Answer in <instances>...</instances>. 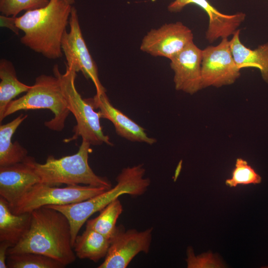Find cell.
Returning a JSON list of instances; mask_svg holds the SVG:
<instances>
[{"label": "cell", "instance_id": "7", "mask_svg": "<svg viewBox=\"0 0 268 268\" xmlns=\"http://www.w3.org/2000/svg\"><path fill=\"white\" fill-rule=\"evenodd\" d=\"M89 185H67L62 188L39 183L33 186L11 209L15 214L31 212L49 205H66L89 199L107 190ZM109 190V189H108Z\"/></svg>", "mask_w": 268, "mask_h": 268}, {"label": "cell", "instance_id": "27", "mask_svg": "<svg viewBox=\"0 0 268 268\" xmlns=\"http://www.w3.org/2000/svg\"><path fill=\"white\" fill-rule=\"evenodd\" d=\"M0 26L6 27L12 31L16 34H18L19 29L15 26L14 23V17L6 16L0 15Z\"/></svg>", "mask_w": 268, "mask_h": 268}, {"label": "cell", "instance_id": "21", "mask_svg": "<svg viewBox=\"0 0 268 268\" xmlns=\"http://www.w3.org/2000/svg\"><path fill=\"white\" fill-rule=\"evenodd\" d=\"M123 211L120 201L117 199L100 211V214L86 221V228L93 230L111 239L114 234L117 221Z\"/></svg>", "mask_w": 268, "mask_h": 268}, {"label": "cell", "instance_id": "3", "mask_svg": "<svg viewBox=\"0 0 268 268\" xmlns=\"http://www.w3.org/2000/svg\"><path fill=\"white\" fill-rule=\"evenodd\" d=\"M145 171L142 164L124 168L116 179V185L100 194L76 203L46 206L60 211L67 217L70 225L71 244L73 247L80 228L92 214L100 211L122 195L136 197L147 191L151 181L149 178L144 177Z\"/></svg>", "mask_w": 268, "mask_h": 268}, {"label": "cell", "instance_id": "8", "mask_svg": "<svg viewBox=\"0 0 268 268\" xmlns=\"http://www.w3.org/2000/svg\"><path fill=\"white\" fill-rule=\"evenodd\" d=\"M240 70L232 56L228 38H223L218 45L202 50V89L231 85L239 78Z\"/></svg>", "mask_w": 268, "mask_h": 268}, {"label": "cell", "instance_id": "24", "mask_svg": "<svg viewBox=\"0 0 268 268\" xmlns=\"http://www.w3.org/2000/svg\"><path fill=\"white\" fill-rule=\"evenodd\" d=\"M49 2V0H0V11L5 16L16 17L22 11L41 8Z\"/></svg>", "mask_w": 268, "mask_h": 268}, {"label": "cell", "instance_id": "23", "mask_svg": "<svg viewBox=\"0 0 268 268\" xmlns=\"http://www.w3.org/2000/svg\"><path fill=\"white\" fill-rule=\"evenodd\" d=\"M262 178L247 161L242 158L236 159L232 170L231 177L225 181V184L229 187L237 185L260 184Z\"/></svg>", "mask_w": 268, "mask_h": 268}, {"label": "cell", "instance_id": "10", "mask_svg": "<svg viewBox=\"0 0 268 268\" xmlns=\"http://www.w3.org/2000/svg\"><path fill=\"white\" fill-rule=\"evenodd\" d=\"M153 230V227L140 231L125 230L122 225L117 226L104 260L98 268H126L139 253H148Z\"/></svg>", "mask_w": 268, "mask_h": 268}, {"label": "cell", "instance_id": "2", "mask_svg": "<svg viewBox=\"0 0 268 268\" xmlns=\"http://www.w3.org/2000/svg\"><path fill=\"white\" fill-rule=\"evenodd\" d=\"M75 0H49L46 6L14 17L15 26L24 32L20 42L49 59L63 55L61 42Z\"/></svg>", "mask_w": 268, "mask_h": 268}, {"label": "cell", "instance_id": "18", "mask_svg": "<svg viewBox=\"0 0 268 268\" xmlns=\"http://www.w3.org/2000/svg\"><path fill=\"white\" fill-rule=\"evenodd\" d=\"M21 114L12 121L0 126V167L23 162L28 151L17 141L12 142V136L20 124L27 118Z\"/></svg>", "mask_w": 268, "mask_h": 268}, {"label": "cell", "instance_id": "9", "mask_svg": "<svg viewBox=\"0 0 268 268\" xmlns=\"http://www.w3.org/2000/svg\"><path fill=\"white\" fill-rule=\"evenodd\" d=\"M69 31H65L61 42V48L66 57L67 66H72L76 72L81 71L86 79H90L94 84L97 94L106 93L98 75V68L92 59L83 39L77 11L73 6L69 19Z\"/></svg>", "mask_w": 268, "mask_h": 268}, {"label": "cell", "instance_id": "1", "mask_svg": "<svg viewBox=\"0 0 268 268\" xmlns=\"http://www.w3.org/2000/svg\"><path fill=\"white\" fill-rule=\"evenodd\" d=\"M31 215L28 230L18 243L8 249L7 255L35 253L54 259L65 267L73 263L76 256L67 217L46 206L34 209Z\"/></svg>", "mask_w": 268, "mask_h": 268}, {"label": "cell", "instance_id": "15", "mask_svg": "<svg viewBox=\"0 0 268 268\" xmlns=\"http://www.w3.org/2000/svg\"><path fill=\"white\" fill-rule=\"evenodd\" d=\"M98 109L101 118L106 119L113 124L117 134L131 141L144 142L152 145L156 140L147 134L145 130L128 117L110 102L106 93L96 94L93 98L86 99Z\"/></svg>", "mask_w": 268, "mask_h": 268}, {"label": "cell", "instance_id": "6", "mask_svg": "<svg viewBox=\"0 0 268 268\" xmlns=\"http://www.w3.org/2000/svg\"><path fill=\"white\" fill-rule=\"evenodd\" d=\"M41 74L38 76L31 88L22 97L13 100L8 105L4 118L20 110L47 109L51 110L53 118L45 122L51 130L62 131L70 113L62 89L59 76Z\"/></svg>", "mask_w": 268, "mask_h": 268}, {"label": "cell", "instance_id": "20", "mask_svg": "<svg viewBox=\"0 0 268 268\" xmlns=\"http://www.w3.org/2000/svg\"><path fill=\"white\" fill-rule=\"evenodd\" d=\"M110 244V239L90 229L86 228L77 235L73 245L75 255L80 259H89L95 263L105 258Z\"/></svg>", "mask_w": 268, "mask_h": 268}, {"label": "cell", "instance_id": "26", "mask_svg": "<svg viewBox=\"0 0 268 268\" xmlns=\"http://www.w3.org/2000/svg\"><path fill=\"white\" fill-rule=\"evenodd\" d=\"M13 245L6 241H0V268H7L6 259L7 250Z\"/></svg>", "mask_w": 268, "mask_h": 268}, {"label": "cell", "instance_id": "25", "mask_svg": "<svg viewBox=\"0 0 268 268\" xmlns=\"http://www.w3.org/2000/svg\"><path fill=\"white\" fill-rule=\"evenodd\" d=\"M213 255L211 253L201 255L198 256H195L194 253L193 249L191 247H189L187 250V259L186 261L187 263V267L188 268H211L209 263L213 268L220 267L218 264L223 266L221 263H218L213 262L214 259L213 258Z\"/></svg>", "mask_w": 268, "mask_h": 268}, {"label": "cell", "instance_id": "16", "mask_svg": "<svg viewBox=\"0 0 268 268\" xmlns=\"http://www.w3.org/2000/svg\"><path fill=\"white\" fill-rule=\"evenodd\" d=\"M240 30L232 35L230 47L232 56L237 66L240 68H258L263 79L268 84V42L252 49L241 41Z\"/></svg>", "mask_w": 268, "mask_h": 268}, {"label": "cell", "instance_id": "22", "mask_svg": "<svg viewBox=\"0 0 268 268\" xmlns=\"http://www.w3.org/2000/svg\"><path fill=\"white\" fill-rule=\"evenodd\" d=\"M7 268H63L65 266L48 256L35 253L10 254L6 259Z\"/></svg>", "mask_w": 268, "mask_h": 268}, {"label": "cell", "instance_id": "11", "mask_svg": "<svg viewBox=\"0 0 268 268\" xmlns=\"http://www.w3.org/2000/svg\"><path fill=\"white\" fill-rule=\"evenodd\" d=\"M193 42L192 30L177 21L150 30L142 39L140 49L152 56L170 60Z\"/></svg>", "mask_w": 268, "mask_h": 268}, {"label": "cell", "instance_id": "4", "mask_svg": "<svg viewBox=\"0 0 268 268\" xmlns=\"http://www.w3.org/2000/svg\"><path fill=\"white\" fill-rule=\"evenodd\" d=\"M90 145L82 140L76 153L60 158L49 155L43 164L28 156L24 160L33 168L41 183L57 186L84 184L110 189L112 188L111 182L106 178L96 175L88 164Z\"/></svg>", "mask_w": 268, "mask_h": 268}, {"label": "cell", "instance_id": "14", "mask_svg": "<svg viewBox=\"0 0 268 268\" xmlns=\"http://www.w3.org/2000/svg\"><path fill=\"white\" fill-rule=\"evenodd\" d=\"M40 182L39 176L24 160L0 167V197L8 202L10 209L33 186Z\"/></svg>", "mask_w": 268, "mask_h": 268}, {"label": "cell", "instance_id": "19", "mask_svg": "<svg viewBox=\"0 0 268 268\" xmlns=\"http://www.w3.org/2000/svg\"><path fill=\"white\" fill-rule=\"evenodd\" d=\"M0 122L4 119L6 109L14 98L27 92L31 86L19 81L12 63L6 59L0 61Z\"/></svg>", "mask_w": 268, "mask_h": 268}, {"label": "cell", "instance_id": "13", "mask_svg": "<svg viewBox=\"0 0 268 268\" xmlns=\"http://www.w3.org/2000/svg\"><path fill=\"white\" fill-rule=\"evenodd\" d=\"M170 60L174 72L175 89L193 95L202 89L201 85L202 50L194 42Z\"/></svg>", "mask_w": 268, "mask_h": 268}, {"label": "cell", "instance_id": "12", "mask_svg": "<svg viewBox=\"0 0 268 268\" xmlns=\"http://www.w3.org/2000/svg\"><path fill=\"white\" fill-rule=\"evenodd\" d=\"M190 4L197 5L207 14L208 24L205 37L210 43L219 38H228L233 35L246 16V14L242 12L232 14L223 13L207 0H174L168 5V10L171 12H180Z\"/></svg>", "mask_w": 268, "mask_h": 268}, {"label": "cell", "instance_id": "5", "mask_svg": "<svg viewBox=\"0 0 268 268\" xmlns=\"http://www.w3.org/2000/svg\"><path fill=\"white\" fill-rule=\"evenodd\" d=\"M53 73L59 76L63 94L68 108L74 117L76 125L73 127V134L64 140L69 142L81 137L82 140L91 145H100L105 143L113 146L108 135H105L100 124L99 112L96 111L94 107L86 99H83L77 91L75 80L76 71L71 66L66 65L64 73H61L58 65L53 68Z\"/></svg>", "mask_w": 268, "mask_h": 268}, {"label": "cell", "instance_id": "17", "mask_svg": "<svg viewBox=\"0 0 268 268\" xmlns=\"http://www.w3.org/2000/svg\"><path fill=\"white\" fill-rule=\"evenodd\" d=\"M31 218V212L13 213L8 202L0 197V241L15 245L28 230Z\"/></svg>", "mask_w": 268, "mask_h": 268}]
</instances>
